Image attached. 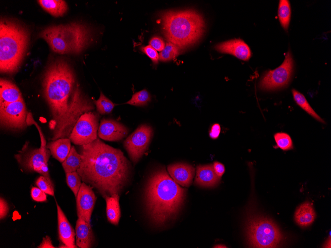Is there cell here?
Segmentation results:
<instances>
[{"label": "cell", "instance_id": "74e56055", "mask_svg": "<svg viewBox=\"0 0 331 248\" xmlns=\"http://www.w3.org/2000/svg\"><path fill=\"white\" fill-rule=\"evenodd\" d=\"M8 212V207L6 201L0 198V218L2 219L4 218L7 215Z\"/></svg>", "mask_w": 331, "mask_h": 248}, {"label": "cell", "instance_id": "cb8c5ba5", "mask_svg": "<svg viewBox=\"0 0 331 248\" xmlns=\"http://www.w3.org/2000/svg\"><path fill=\"white\" fill-rule=\"evenodd\" d=\"M41 6L55 17L62 16L67 10V5L62 0H39Z\"/></svg>", "mask_w": 331, "mask_h": 248}, {"label": "cell", "instance_id": "9a60e30c", "mask_svg": "<svg viewBox=\"0 0 331 248\" xmlns=\"http://www.w3.org/2000/svg\"><path fill=\"white\" fill-rule=\"evenodd\" d=\"M215 49L220 52L232 54L244 61L249 60L252 54L248 46L239 39L220 43L216 45Z\"/></svg>", "mask_w": 331, "mask_h": 248}, {"label": "cell", "instance_id": "7a4b0ae2", "mask_svg": "<svg viewBox=\"0 0 331 248\" xmlns=\"http://www.w3.org/2000/svg\"><path fill=\"white\" fill-rule=\"evenodd\" d=\"M82 162L77 172L81 180L105 198L119 195L129 180L131 166L119 149L100 139L80 147Z\"/></svg>", "mask_w": 331, "mask_h": 248}, {"label": "cell", "instance_id": "4316f807", "mask_svg": "<svg viewBox=\"0 0 331 248\" xmlns=\"http://www.w3.org/2000/svg\"><path fill=\"white\" fill-rule=\"evenodd\" d=\"M292 93L295 101L299 106L318 121L325 123V121L311 107L303 95L295 89L292 90Z\"/></svg>", "mask_w": 331, "mask_h": 248}, {"label": "cell", "instance_id": "603a6c76", "mask_svg": "<svg viewBox=\"0 0 331 248\" xmlns=\"http://www.w3.org/2000/svg\"><path fill=\"white\" fill-rule=\"evenodd\" d=\"M106 202V213L108 221L116 225L118 224L121 212L119 203V196L116 194L105 198Z\"/></svg>", "mask_w": 331, "mask_h": 248}, {"label": "cell", "instance_id": "3957f363", "mask_svg": "<svg viewBox=\"0 0 331 248\" xmlns=\"http://www.w3.org/2000/svg\"><path fill=\"white\" fill-rule=\"evenodd\" d=\"M185 193L165 168L153 172L145 191L146 209L153 222L162 225L173 218L183 204Z\"/></svg>", "mask_w": 331, "mask_h": 248}, {"label": "cell", "instance_id": "d590c367", "mask_svg": "<svg viewBox=\"0 0 331 248\" xmlns=\"http://www.w3.org/2000/svg\"><path fill=\"white\" fill-rule=\"evenodd\" d=\"M149 45L156 50L161 51L165 47V43L164 40L160 37L155 36L151 39Z\"/></svg>", "mask_w": 331, "mask_h": 248}, {"label": "cell", "instance_id": "8992f818", "mask_svg": "<svg viewBox=\"0 0 331 248\" xmlns=\"http://www.w3.org/2000/svg\"><path fill=\"white\" fill-rule=\"evenodd\" d=\"M43 38L55 52L60 54H78L91 43V30L85 25L73 22L49 26L41 31Z\"/></svg>", "mask_w": 331, "mask_h": 248}, {"label": "cell", "instance_id": "30bf717a", "mask_svg": "<svg viewBox=\"0 0 331 248\" xmlns=\"http://www.w3.org/2000/svg\"><path fill=\"white\" fill-rule=\"evenodd\" d=\"M99 118L96 114L89 111L83 113L78 119L69 136L74 144L87 145L96 139L99 128Z\"/></svg>", "mask_w": 331, "mask_h": 248}, {"label": "cell", "instance_id": "1f68e13d", "mask_svg": "<svg viewBox=\"0 0 331 248\" xmlns=\"http://www.w3.org/2000/svg\"><path fill=\"white\" fill-rule=\"evenodd\" d=\"M274 138L277 147L283 150H287L293 148L292 140L289 135L285 133H276Z\"/></svg>", "mask_w": 331, "mask_h": 248}, {"label": "cell", "instance_id": "8fae6325", "mask_svg": "<svg viewBox=\"0 0 331 248\" xmlns=\"http://www.w3.org/2000/svg\"><path fill=\"white\" fill-rule=\"evenodd\" d=\"M27 110L23 99L11 103L0 102V121L3 127L22 130L28 125Z\"/></svg>", "mask_w": 331, "mask_h": 248}, {"label": "cell", "instance_id": "8d00e7d4", "mask_svg": "<svg viewBox=\"0 0 331 248\" xmlns=\"http://www.w3.org/2000/svg\"><path fill=\"white\" fill-rule=\"evenodd\" d=\"M213 166L216 174L221 178L225 172L224 165L218 161H215L213 164Z\"/></svg>", "mask_w": 331, "mask_h": 248}, {"label": "cell", "instance_id": "9c48e42d", "mask_svg": "<svg viewBox=\"0 0 331 248\" xmlns=\"http://www.w3.org/2000/svg\"><path fill=\"white\" fill-rule=\"evenodd\" d=\"M293 67V58L289 50L283 63L278 67L273 70H269L264 74L259 84L260 89L273 91L285 87L291 78Z\"/></svg>", "mask_w": 331, "mask_h": 248}, {"label": "cell", "instance_id": "52a82bcc", "mask_svg": "<svg viewBox=\"0 0 331 248\" xmlns=\"http://www.w3.org/2000/svg\"><path fill=\"white\" fill-rule=\"evenodd\" d=\"M246 234L249 246L252 248H277L284 240L277 226L262 215H254L248 219Z\"/></svg>", "mask_w": 331, "mask_h": 248}, {"label": "cell", "instance_id": "484cf974", "mask_svg": "<svg viewBox=\"0 0 331 248\" xmlns=\"http://www.w3.org/2000/svg\"><path fill=\"white\" fill-rule=\"evenodd\" d=\"M278 16L281 26L285 31H287L291 18V8L288 0H281L279 1Z\"/></svg>", "mask_w": 331, "mask_h": 248}, {"label": "cell", "instance_id": "4fadbf2b", "mask_svg": "<svg viewBox=\"0 0 331 248\" xmlns=\"http://www.w3.org/2000/svg\"><path fill=\"white\" fill-rule=\"evenodd\" d=\"M92 188L85 183H82L76 198L78 217H81L90 224L96 200Z\"/></svg>", "mask_w": 331, "mask_h": 248}, {"label": "cell", "instance_id": "ab89813d", "mask_svg": "<svg viewBox=\"0 0 331 248\" xmlns=\"http://www.w3.org/2000/svg\"><path fill=\"white\" fill-rule=\"evenodd\" d=\"M39 248H55L52 244L50 238L46 236L43 239L41 244L38 247Z\"/></svg>", "mask_w": 331, "mask_h": 248}, {"label": "cell", "instance_id": "7c38bea8", "mask_svg": "<svg viewBox=\"0 0 331 248\" xmlns=\"http://www.w3.org/2000/svg\"><path fill=\"white\" fill-rule=\"evenodd\" d=\"M152 136V127L147 124H142L124 142V147L134 164L147 150Z\"/></svg>", "mask_w": 331, "mask_h": 248}, {"label": "cell", "instance_id": "f35d334b", "mask_svg": "<svg viewBox=\"0 0 331 248\" xmlns=\"http://www.w3.org/2000/svg\"><path fill=\"white\" fill-rule=\"evenodd\" d=\"M220 132L221 126L219 124L216 123L212 126L209 135L211 138L215 139L219 137Z\"/></svg>", "mask_w": 331, "mask_h": 248}, {"label": "cell", "instance_id": "ffe728a7", "mask_svg": "<svg viewBox=\"0 0 331 248\" xmlns=\"http://www.w3.org/2000/svg\"><path fill=\"white\" fill-rule=\"evenodd\" d=\"M23 99L18 87L11 81L1 78L0 80V102L11 103Z\"/></svg>", "mask_w": 331, "mask_h": 248}, {"label": "cell", "instance_id": "e0dca14e", "mask_svg": "<svg viewBox=\"0 0 331 248\" xmlns=\"http://www.w3.org/2000/svg\"><path fill=\"white\" fill-rule=\"evenodd\" d=\"M58 231L59 240L68 248H76L75 233L59 205L56 202Z\"/></svg>", "mask_w": 331, "mask_h": 248}, {"label": "cell", "instance_id": "7402d4cb", "mask_svg": "<svg viewBox=\"0 0 331 248\" xmlns=\"http://www.w3.org/2000/svg\"><path fill=\"white\" fill-rule=\"evenodd\" d=\"M315 217V211L308 202L301 204L296 209L294 214L296 223L302 227L311 225L314 221Z\"/></svg>", "mask_w": 331, "mask_h": 248}, {"label": "cell", "instance_id": "d4e9b609", "mask_svg": "<svg viewBox=\"0 0 331 248\" xmlns=\"http://www.w3.org/2000/svg\"><path fill=\"white\" fill-rule=\"evenodd\" d=\"M82 162V158L75 147L71 146L70 152L62 163V166L65 173L77 171Z\"/></svg>", "mask_w": 331, "mask_h": 248}, {"label": "cell", "instance_id": "d6a6232c", "mask_svg": "<svg viewBox=\"0 0 331 248\" xmlns=\"http://www.w3.org/2000/svg\"><path fill=\"white\" fill-rule=\"evenodd\" d=\"M36 185L46 194L54 196V185L51 179L41 175L36 180Z\"/></svg>", "mask_w": 331, "mask_h": 248}, {"label": "cell", "instance_id": "277c9868", "mask_svg": "<svg viewBox=\"0 0 331 248\" xmlns=\"http://www.w3.org/2000/svg\"><path fill=\"white\" fill-rule=\"evenodd\" d=\"M161 18L166 39L180 49L194 44L204 32L203 18L193 10L166 11Z\"/></svg>", "mask_w": 331, "mask_h": 248}, {"label": "cell", "instance_id": "e575fe53", "mask_svg": "<svg viewBox=\"0 0 331 248\" xmlns=\"http://www.w3.org/2000/svg\"><path fill=\"white\" fill-rule=\"evenodd\" d=\"M31 196L32 199L37 202H44L47 200L46 193L38 187L32 188Z\"/></svg>", "mask_w": 331, "mask_h": 248}, {"label": "cell", "instance_id": "44dd1931", "mask_svg": "<svg viewBox=\"0 0 331 248\" xmlns=\"http://www.w3.org/2000/svg\"><path fill=\"white\" fill-rule=\"evenodd\" d=\"M70 142L69 138H60L49 143L47 148L53 157L62 163L70 152Z\"/></svg>", "mask_w": 331, "mask_h": 248}, {"label": "cell", "instance_id": "6da1fadb", "mask_svg": "<svg viewBox=\"0 0 331 248\" xmlns=\"http://www.w3.org/2000/svg\"><path fill=\"white\" fill-rule=\"evenodd\" d=\"M42 86L52 116L49 123L53 131L52 140L69 138L81 115L94 109L92 103L82 92L73 70L63 59H57L48 67Z\"/></svg>", "mask_w": 331, "mask_h": 248}, {"label": "cell", "instance_id": "d6986e66", "mask_svg": "<svg viewBox=\"0 0 331 248\" xmlns=\"http://www.w3.org/2000/svg\"><path fill=\"white\" fill-rule=\"evenodd\" d=\"M220 178L216 174L213 164L199 165L197 167L195 183L200 187L212 188L219 184Z\"/></svg>", "mask_w": 331, "mask_h": 248}, {"label": "cell", "instance_id": "ac0fdd59", "mask_svg": "<svg viewBox=\"0 0 331 248\" xmlns=\"http://www.w3.org/2000/svg\"><path fill=\"white\" fill-rule=\"evenodd\" d=\"M75 236L77 247L80 248L92 247L94 237L91 224L80 217H78L76 224Z\"/></svg>", "mask_w": 331, "mask_h": 248}, {"label": "cell", "instance_id": "5b68a950", "mask_svg": "<svg viewBox=\"0 0 331 248\" xmlns=\"http://www.w3.org/2000/svg\"><path fill=\"white\" fill-rule=\"evenodd\" d=\"M29 42V33L22 26L7 20L0 22V70L16 72L22 61Z\"/></svg>", "mask_w": 331, "mask_h": 248}, {"label": "cell", "instance_id": "f546056e", "mask_svg": "<svg viewBox=\"0 0 331 248\" xmlns=\"http://www.w3.org/2000/svg\"><path fill=\"white\" fill-rule=\"evenodd\" d=\"M151 100V96L145 89L134 93L131 99L125 102L126 104L136 106L146 105Z\"/></svg>", "mask_w": 331, "mask_h": 248}, {"label": "cell", "instance_id": "2e32d148", "mask_svg": "<svg viewBox=\"0 0 331 248\" xmlns=\"http://www.w3.org/2000/svg\"><path fill=\"white\" fill-rule=\"evenodd\" d=\"M167 171L170 177L178 184L188 187L194 175V168L191 165L177 163L168 165Z\"/></svg>", "mask_w": 331, "mask_h": 248}, {"label": "cell", "instance_id": "ba28073f", "mask_svg": "<svg viewBox=\"0 0 331 248\" xmlns=\"http://www.w3.org/2000/svg\"><path fill=\"white\" fill-rule=\"evenodd\" d=\"M51 154L47 146L41 145L39 149L29 150L26 146L15 157L25 169L36 172L51 179L48 166V161Z\"/></svg>", "mask_w": 331, "mask_h": 248}, {"label": "cell", "instance_id": "f1b7e54d", "mask_svg": "<svg viewBox=\"0 0 331 248\" xmlns=\"http://www.w3.org/2000/svg\"><path fill=\"white\" fill-rule=\"evenodd\" d=\"M180 49L176 45L168 42L165 48L160 53L159 59L162 61L171 60L179 54Z\"/></svg>", "mask_w": 331, "mask_h": 248}, {"label": "cell", "instance_id": "836d02e7", "mask_svg": "<svg viewBox=\"0 0 331 248\" xmlns=\"http://www.w3.org/2000/svg\"><path fill=\"white\" fill-rule=\"evenodd\" d=\"M141 50L152 60L154 64L158 63L159 55L157 51L150 45L142 47Z\"/></svg>", "mask_w": 331, "mask_h": 248}, {"label": "cell", "instance_id": "60d3db41", "mask_svg": "<svg viewBox=\"0 0 331 248\" xmlns=\"http://www.w3.org/2000/svg\"><path fill=\"white\" fill-rule=\"evenodd\" d=\"M214 248H227V247L224 245L220 244V245L215 246Z\"/></svg>", "mask_w": 331, "mask_h": 248}, {"label": "cell", "instance_id": "5bb4252c", "mask_svg": "<svg viewBox=\"0 0 331 248\" xmlns=\"http://www.w3.org/2000/svg\"><path fill=\"white\" fill-rule=\"evenodd\" d=\"M128 132V129L119 122L104 118L99 124L98 135L103 140L116 142L126 137Z\"/></svg>", "mask_w": 331, "mask_h": 248}, {"label": "cell", "instance_id": "83f0119b", "mask_svg": "<svg viewBox=\"0 0 331 248\" xmlns=\"http://www.w3.org/2000/svg\"><path fill=\"white\" fill-rule=\"evenodd\" d=\"M96 108L98 112L102 114H107L111 113L116 104L106 97L101 92L99 98L97 100H94Z\"/></svg>", "mask_w": 331, "mask_h": 248}, {"label": "cell", "instance_id": "4dcf8cb0", "mask_svg": "<svg viewBox=\"0 0 331 248\" xmlns=\"http://www.w3.org/2000/svg\"><path fill=\"white\" fill-rule=\"evenodd\" d=\"M66 173V181L68 186L73 192L76 198L81 183V178L77 171L68 172Z\"/></svg>", "mask_w": 331, "mask_h": 248}]
</instances>
